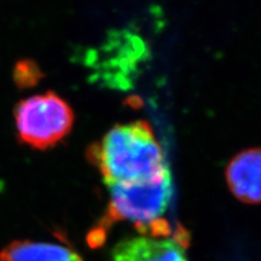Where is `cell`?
<instances>
[{
    "label": "cell",
    "mask_w": 261,
    "mask_h": 261,
    "mask_svg": "<svg viewBox=\"0 0 261 261\" xmlns=\"http://www.w3.org/2000/svg\"><path fill=\"white\" fill-rule=\"evenodd\" d=\"M228 189L239 200L261 202V148L243 150L226 168Z\"/></svg>",
    "instance_id": "5"
},
{
    "label": "cell",
    "mask_w": 261,
    "mask_h": 261,
    "mask_svg": "<svg viewBox=\"0 0 261 261\" xmlns=\"http://www.w3.org/2000/svg\"><path fill=\"white\" fill-rule=\"evenodd\" d=\"M0 261H83L82 258L61 245L16 241L0 252Z\"/></svg>",
    "instance_id": "6"
},
{
    "label": "cell",
    "mask_w": 261,
    "mask_h": 261,
    "mask_svg": "<svg viewBox=\"0 0 261 261\" xmlns=\"http://www.w3.org/2000/svg\"><path fill=\"white\" fill-rule=\"evenodd\" d=\"M14 120L19 140L31 148L45 150L70 133L74 112L58 94L47 92L16 105Z\"/></svg>",
    "instance_id": "3"
},
{
    "label": "cell",
    "mask_w": 261,
    "mask_h": 261,
    "mask_svg": "<svg viewBox=\"0 0 261 261\" xmlns=\"http://www.w3.org/2000/svg\"><path fill=\"white\" fill-rule=\"evenodd\" d=\"M190 235L178 226L170 240L133 238L120 242L113 248V261H187L186 247Z\"/></svg>",
    "instance_id": "4"
},
{
    "label": "cell",
    "mask_w": 261,
    "mask_h": 261,
    "mask_svg": "<svg viewBox=\"0 0 261 261\" xmlns=\"http://www.w3.org/2000/svg\"><path fill=\"white\" fill-rule=\"evenodd\" d=\"M108 186V209L100 226L89 236L92 244H101L106 230L118 221L132 222L142 235L152 239L169 236L171 226L165 215L172 200L173 183L168 167L145 181Z\"/></svg>",
    "instance_id": "2"
},
{
    "label": "cell",
    "mask_w": 261,
    "mask_h": 261,
    "mask_svg": "<svg viewBox=\"0 0 261 261\" xmlns=\"http://www.w3.org/2000/svg\"><path fill=\"white\" fill-rule=\"evenodd\" d=\"M12 77L15 85L21 89L36 86L44 77V73L36 61L31 59L19 60L15 63Z\"/></svg>",
    "instance_id": "7"
},
{
    "label": "cell",
    "mask_w": 261,
    "mask_h": 261,
    "mask_svg": "<svg viewBox=\"0 0 261 261\" xmlns=\"http://www.w3.org/2000/svg\"><path fill=\"white\" fill-rule=\"evenodd\" d=\"M87 159L107 185L145 181L167 168L161 146L145 121L113 126L88 147Z\"/></svg>",
    "instance_id": "1"
}]
</instances>
